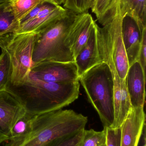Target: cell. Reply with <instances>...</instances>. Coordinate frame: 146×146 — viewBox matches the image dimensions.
<instances>
[{"instance_id": "obj_23", "label": "cell", "mask_w": 146, "mask_h": 146, "mask_svg": "<svg viewBox=\"0 0 146 146\" xmlns=\"http://www.w3.org/2000/svg\"><path fill=\"white\" fill-rule=\"evenodd\" d=\"M106 129V146H121V127Z\"/></svg>"}, {"instance_id": "obj_7", "label": "cell", "mask_w": 146, "mask_h": 146, "mask_svg": "<svg viewBox=\"0 0 146 146\" xmlns=\"http://www.w3.org/2000/svg\"><path fill=\"white\" fill-rule=\"evenodd\" d=\"M101 56L103 62L107 63L109 67L114 80L115 120L112 127H121L132 106L126 86V80L121 79L119 77L110 54L103 52Z\"/></svg>"}, {"instance_id": "obj_9", "label": "cell", "mask_w": 146, "mask_h": 146, "mask_svg": "<svg viewBox=\"0 0 146 146\" xmlns=\"http://www.w3.org/2000/svg\"><path fill=\"white\" fill-rule=\"evenodd\" d=\"M145 126L144 107L131 106L121 127V146H138Z\"/></svg>"}, {"instance_id": "obj_3", "label": "cell", "mask_w": 146, "mask_h": 146, "mask_svg": "<svg viewBox=\"0 0 146 146\" xmlns=\"http://www.w3.org/2000/svg\"><path fill=\"white\" fill-rule=\"evenodd\" d=\"M78 14L68 13L38 32L33 52V64L45 61L74 62L69 33Z\"/></svg>"}, {"instance_id": "obj_8", "label": "cell", "mask_w": 146, "mask_h": 146, "mask_svg": "<svg viewBox=\"0 0 146 146\" xmlns=\"http://www.w3.org/2000/svg\"><path fill=\"white\" fill-rule=\"evenodd\" d=\"M26 111L8 92H0V145L8 141L13 128Z\"/></svg>"}, {"instance_id": "obj_10", "label": "cell", "mask_w": 146, "mask_h": 146, "mask_svg": "<svg viewBox=\"0 0 146 146\" xmlns=\"http://www.w3.org/2000/svg\"><path fill=\"white\" fill-rule=\"evenodd\" d=\"M143 33L132 17L129 15L123 17L122 36L129 66L134 62L138 61Z\"/></svg>"}, {"instance_id": "obj_28", "label": "cell", "mask_w": 146, "mask_h": 146, "mask_svg": "<svg viewBox=\"0 0 146 146\" xmlns=\"http://www.w3.org/2000/svg\"><path fill=\"white\" fill-rule=\"evenodd\" d=\"M11 1H12V0H0V3L9 2Z\"/></svg>"}, {"instance_id": "obj_29", "label": "cell", "mask_w": 146, "mask_h": 146, "mask_svg": "<svg viewBox=\"0 0 146 146\" xmlns=\"http://www.w3.org/2000/svg\"><path fill=\"white\" fill-rule=\"evenodd\" d=\"M100 146H106V145L105 144H103V145H101Z\"/></svg>"}, {"instance_id": "obj_25", "label": "cell", "mask_w": 146, "mask_h": 146, "mask_svg": "<svg viewBox=\"0 0 146 146\" xmlns=\"http://www.w3.org/2000/svg\"><path fill=\"white\" fill-rule=\"evenodd\" d=\"M138 61L141 65L144 72H145L146 66V29L142 34L141 47L139 54Z\"/></svg>"}, {"instance_id": "obj_22", "label": "cell", "mask_w": 146, "mask_h": 146, "mask_svg": "<svg viewBox=\"0 0 146 146\" xmlns=\"http://www.w3.org/2000/svg\"><path fill=\"white\" fill-rule=\"evenodd\" d=\"M115 0H93L92 12L96 15L97 19L101 18L111 7Z\"/></svg>"}, {"instance_id": "obj_21", "label": "cell", "mask_w": 146, "mask_h": 146, "mask_svg": "<svg viewBox=\"0 0 146 146\" xmlns=\"http://www.w3.org/2000/svg\"><path fill=\"white\" fill-rule=\"evenodd\" d=\"M93 0H66L64 8L76 14L87 13L91 9Z\"/></svg>"}, {"instance_id": "obj_18", "label": "cell", "mask_w": 146, "mask_h": 146, "mask_svg": "<svg viewBox=\"0 0 146 146\" xmlns=\"http://www.w3.org/2000/svg\"><path fill=\"white\" fill-rule=\"evenodd\" d=\"M106 142V129L100 132L85 129L81 146H100Z\"/></svg>"}, {"instance_id": "obj_15", "label": "cell", "mask_w": 146, "mask_h": 146, "mask_svg": "<svg viewBox=\"0 0 146 146\" xmlns=\"http://www.w3.org/2000/svg\"><path fill=\"white\" fill-rule=\"evenodd\" d=\"M19 27L10 1L0 3V37L16 33Z\"/></svg>"}, {"instance_id": "obj_4", "label": "cell", "mask_w": 146, "mask_h": 146, "mask_svg": "<svg viewBox=\"0 0 146 146\" xmlns=\"http://www.w3.org/2000/svg\"><path fill=\"white\" fill-rule=\"evenodd\" d=\"M79 81L104 127H111L115 120L114 80L108 64L103 62L93 67L79 77Z\"/></svg>"}, {"instance_id": "obj_5", "label": "cell", "mask_w": 146, "mask_h": 146, "mask_svg": "<svg viewBox=\"0 0 146 146\" xmlns=\"http://www.w3.org/2000/svg\"><path fill=\"white\" fill-rule=\"evenodd\" d=\"M37 36V33H13L0 37V47L7 53L10 60L11 84H21L28 80Z\"/></svg>"}, {"instance_id": "obj_20", "label": "cell", "mask_w": 146, "mask_h": 146, "mask_svg": "<svg viewBox=\"0 0 146 146\" xmlns=\"http://www.w3.org/2000/svg\"><path fill=\"white\" fill-rule=\"evenodd\" d=\"M85 129L61 138L48 146H81Z\"/></svg>"}, {"instance_id": "obj_2", "label": "cell", "mask_w": 146, "mask_h": 146, "mask_svg": "<svg viewBox=\"0 0 146 146\" xmlns=\"http://www.w3.org/2000/svg\"><path fill=\"white\" fill-rule=\"evenodd\" d=\"M87 117L71 110H61L35 115L31 130L18 146H48L63 137L85 129Z\"/></svg>"}, {"instance_id": "obj_6", "label": "cell", "mask_w": 146, "mask_h": 146, "mask_svg": "<svg viewBox=\"0 0 146 146\" xmlns=\"http://www.w3.org/2000/svg\"><path fill=\"white\" fill-rule=\"evenodd\" d=\"M28 79L49 83L68 84L79 81L75 62H62L45 61L33 64Z\"/></svg>"}, {"instance_id": "obj_24", "label": "cell", "mask_w": 146, "mask_h": 146, "mask_svg": "<svg viewBox=\"0 0 146 146\" xmlns=\"http://www.w3.org/2000/svg\"><path fill=\"white\" fill-rule=\"evenodd\" d=\"M49 3H50L44 1L38 4L36 7L29 12L25 16H24L19 21L20 27L31 21L32 20L37 17L40 11L44 8L46 7Z\"/></svg>"}, {"instance_id": "obj_1", "label": "cell", "mask_w": 146, "mask_h": 146, "mask_svg": "<svg viewBox=\"0 0 146 146\" xmlns=\"http://www.w3.org/2000/svg\"><path fill=\"white\" fill-rule=\"evenodd\" d=\"M79 82L58 84L28 79L23 83L14 85L9 81L5 90L20 103L26 112L39 115L61 110L77 99Z\"/></svg>"}, {"instance_id": "obj_17", "label": "cell", "mask_w": 146, "mask_h": 146, "mask_svg": "<svg viewBox=\"0 0 146 146\" xmlns=\"http://www.w3.org/2000/svg\"><path fill=\"white\" fill-rule=\"evenodd\" d=\"M44 1H46L45 0H12L10 2L16 18L20 21L38 4Z\"/></svg>"}, {"instance_id": "obj_27", "label": "cell", "mask_w": 146, "mask_h": 146, "mask_svg": "<svg viewBox=\"0 0 146 146\" xmlns=\"http://www.w3.org/2000/svg\"><path fill=\"white\" fill-rule=\"evenodd\" d=\"M46 1L50 3H52V4H55V5H57L55 2L54 1V0H45Z\"/></svg>"}, {"instance_id": "obj_16", "label": "cell", "mask_w": 146, "mask_h": 146, "mask_svg": "<svg viewBox=\"0 0 146 146\" xmlns=\"http://www.w3.org/2000/svg\"><path fill=\"white\" fill-rule=\"evenodd\" d=\"M35 115L26 111L13 128L10 139L5 146H18L27 138L31 130L32 122Z\"/></svg>"}, {"instance_id": "obj_12", "label": "cell", "mask_w": 146, "mask_h": 146, "mask_svg": "<svg viewBox=\"0 0 146 146\" xmlns=\"http://www.w3.org/2000/svg\"><path fill=\"white\" fill-rule=\"evenodd\" d=\"M96 22L86 44L75 59L79 77L92 68L103 62L98 45Z\"/></svg>"}, {"instance_id": "obj_11", "label": "cell", "mask_w": 146, "mask_h": 146, "mask_svg": "<svg viewBox=\"0 0 146 146\" xmlns=\"http://www.w3.org/2000/svg\"><path fill=\"white\" fill-rule=\"evenodd\" d=\"M145 72L138 61L129 66L125 80L131 106L144 107L145 98Z\"/></svg>"}, {"instance_id": "obj_19", "label": "cell", "mask_w": 146, "mask_h": 146, "mask_svg": "<svg viewBox=\"0 0 146 146\" xmlns=\"http://www.w3.org/2000/svg\"><path fill=\"white\" fill-rule=\"evenodd\" d=\"M10 62L9 56L4 50L0 55V92L4 91L6 85L9 80Z\"/></svg>"}, {"instance_id": "obj_14", "label": "cell", "mask_w": 146, "mask_h": 146, "mask_svg": "<svg viewBox=\"0 0 146 146\" xmlns=\"http://www.w3.org/2000/svg\"><path fill=\"white\" fill-rule=\"evenodd\" d=\"M123 17L131 16L136 21L142 32L146 29V0H119Z\"/></svg>"}, {"instance_id": "obj_26", "label": "cell", "mask_w": 146, "mask_h": 146, "mask_svg": "<svg viewBox=\"0 0 146 146\" xmlns=\"http://www.w3.org/2000/svg\"><path fill=\"white\" fill-rule=\"evenodd\" d=\"M56 3L58 5H63L64 3H65L66 0H54Z\"/></svg>"}, {"instance_id": "obj_30", "label": "cell", "mask_w": 146, "mask_h": 146, "mask_svg": "<svg viewBox=\"0 0 146 146\" xmlns=\"http://www.w3.org/2000/svg\"><path fill=\"white\" fill-rule=\"evenodd\" d=\"M146 146L145 142V144H144V146Z\"/></svg>"}, {"instance_id": "obj_13", "label": "cell", "mask_w": 146, "mask_h": 146, "mask_svg": "<svg viewBox=\"0 0 146 146\" xmlns=\"http://www.w3.org/2000/svg\"><path fill=\"white\" fill-rule=\"evenodd\" d=\"M70 10L58 5L53 11L37 16L31 21L21 26L16 34L37 33L53 22L68 13Z\"/></svg>"}]
</instances>
